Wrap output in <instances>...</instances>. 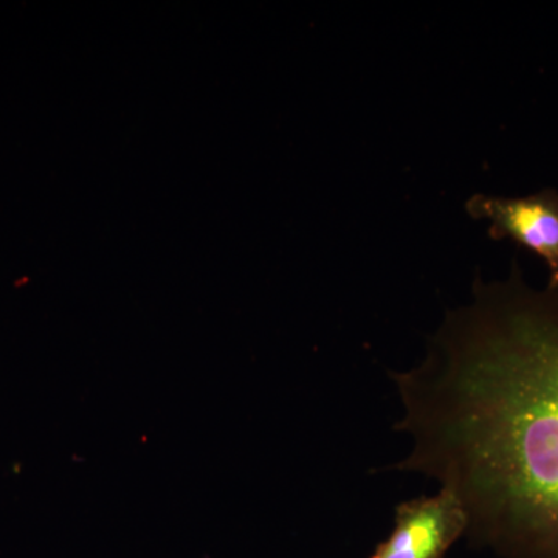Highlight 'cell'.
Segmentation results:
<instances>
[{"label":"cell","instance_id":"6da1fadb","mask_svg":"<svg viewBox=\"0 0 558 558\" xmlns=\"http://www.w3.org/2000/svg\"><path fill=\"white\" fill-rule=\"evenodd\" d=\"M411 439L396 465L451 492L465 537L501 558H558V286L519 264L475 281L417 366L389 373Z\"/></svg>","mask_w":558,"mask_h":558},{"label":"cell","instance_id":"7a4b0ae2","mask_svg":"<svg viewBox=\"0 0 558 558\" xmlns=\"http://www.w3.org/2000/svg\"><path fill=\"white\" fill-rule=\"evenodd\" d=\"M473 219H488V236L509 240L545 260L549 286H558V191L546 189L524 197L473 194L465 204Z\"/></svg>","mask_w":558,"mask_h":558},{"label":"cell","instance_id":"3957f363","mask_svg":"<svg viewBox=\"0 0 558 558\" xmlns=\"http://www.w3.org/2000/svg\"><path fill=\"white\" fill-rule=\"evenodd\" d=\"M469 529L468 512L451 492L400 502L388 538L369 558H446Z\"/></svg>","mask_w":558,"mask_h":558}]
</instances>
